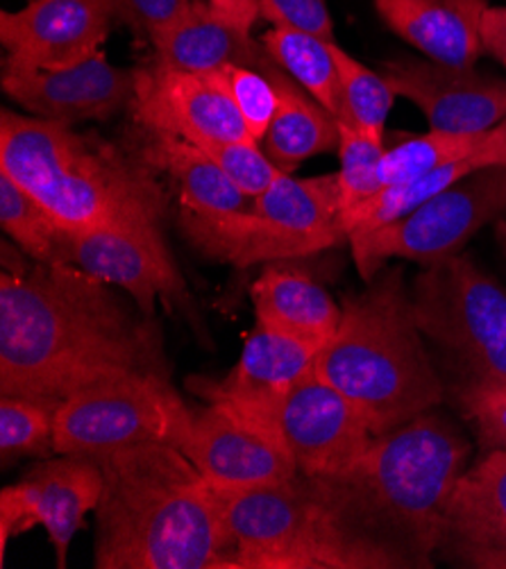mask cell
Returning <instances> with one entry per match:
<instances>
[{
	"mask_svg": "<svg viewBox=\"0 0 506 569\" xmlns=\"http://www.w3.org/2000/svg\"><path fill=\"white\" fill-rule=\"evenodd\" d=\"M130 375L171 379L155 316L69 263L0 274V395L60 407L73 392Z\"/></svg>",
	"mask_w": 506,
	"mask_h": 569,
	"instance_id": "cell-1",
	"label": "cell"
},
{
	"mask_svg": "<svg viewBox=\"0 0 506 569\" xmlns=\"http://www.w3.org/2000/svg\"><path fill=\"white\" fill-rule=\"evenodd\" d=\"M98 569H235V540L214 483L166 442L93 459Z\"/></svg>",
	"mask_w": 506,
	"mask_h": 569,
	"instance_id": "cell-2",
	"label": "cell"
},
{
	"mask_svg": "<svg viewBox=\"0 0 506 569\" xmlns=\"http://www.w3.org/2000/svg\"><path fill=\"white\" fill-rule=\"evenodd\" d=\"M468 457L459 427L431 409L375 436L348 472L309 479L353 536L396 556L405 569L431 567Z\"/></svg>",
	"mask_w": 506,
	"mask_h": 569,
	"instance_id": "cell-3",
	"label": "cell"
},
{
	"mask_svg": "<svg viewBox=\"0 0 506 569\" xmlns=\"http://www.w3.org/2000/svg\"><path fill=\"white\" fill-rule=\"evenodd\" d=\"M0 173L71 234L161 222L168 204L155 168L141 154L12 109L0 113Z\"/></svg>",
	"mask_w": 506,
	"mask_h": 569,
	"instance_id": "cell-4",
	"label": "cell"
},
{
	"mask_svg": "<svg viewBox=\"0 0 506 569\" xmlns=\"http://www.w3.org/2000/svg\"><path fill=\"white\" fill-rule=\"evenodd\" d=\"M423 338L403 270H379L366 291L344 298L339 329L314 370L381 436L443 402L447 388Z\"/></svg>",
	"mask_w": 506,
	"mask_h": 569,
	"instance_id": "cell-5",
	"label": "cell"
},
{
	"mask_svg": "<svg viewBox=\"0 0 506 569\" xmlns=\"http://www.w3.org/2000/svg\"><path fill=\"white\" fill-rule=\"evenodd\" d=\"M216 490L235 540V569H405L396 556L336 520L305 475L275 486Z\"/></svg>",
	"mask_w": 506,
	"mask_h": 569,
	"instance_id": "cell-6",
	"label": "cell"
},
{
	"mask_svg": "<svg viewBox=\"0 0 506 569\" xmlns=\"http://www.w3.org/2000/svg\"><path fill=\"white\" fill-rule=\"evenodd\" d=\"M182 230L205 257L235 268L311 257L348 241L336 173L302 180L285 173L244 211H182Z\"/></svg>",
	"mask_w": 506,
	"mask_h": 569,
	"instance_id": "cell-7",
	"label": "cell"
},
{
	"mask_svg": "<svg viewBox=\"0 0 506 569\" xmlns=\"http://www.w3.org/2000/svg\"><path fill=\"white\" fill-rule=\"evenodd\" d=\"M420 333L455 375V400L506 388V289L470 257L423 266L411 283Z\"/></svg>",
	"mask_w": 506,
	"mask_h": 569,
	"instance_id": "cell-8",
	"label": "cell"
},
{
	"mask_svg": "<svg viewBox=\"0 0 506 569\" xmlns=\"http://www.w3.org/2000/svg\"><path fill=\"white\" fill-rule=\"evenodd\" d=\"M191 407L171 379L130 375L73 392L54 411V453L100 459L119 449L166 442L180 447Z\"/></svg>",
	"mask_w": 506,
	"mask_h": 569,
	"instance_id": "cell-9",
	"label": "cell"
},
{
	"mask_svg": "<svg viewBox=\"0 0 506 569\" xmlns=\"http://www.w3.org/2000/svg\"><path fill=\"white\" fill-rule=\"evenodd\" d=\"M502 218H506V168L488 166L443 189L409 216L348 243L359 274L370 281L388 259L420 266L453 259L479 230Z\"/></svg>",
	"mask_w": 506,
	"mask_h": 569,
	"instance_id": "cell-10",
	"label": "cell"
},
{
	"mask_svg": "<svg viewBox=\"0 0 506 569\" xmlns=\"http://www.w3.org/2000/svg\"><path fill=\"white\" fill-rule=\"evenodd\" d=\"M60 263L123 289L132 302L155 316V305L191 311L182 274L168 250L159 222L105 227L93 232H65Z\"/></svg>",
	"mask_w": 506,
	"mask_h": 569,
	"instance_id": "cell-11",
	"label": "cell"
},
{
	"mask_svg": "<svg viewBox=\"0 0 506 569\" xmlns=\"http://www.w3.org/2000/svg\"><path fill=\"white\" fill-rule=\"evenodd\" d=\"M119 21L135 26L126 0H28L23 10L0 14V41L8 50L6 62L60 71L102 50Z\"/></svg>",
	"mask_w": 506,
	"mask_h": 569,
	"instance_id": "cell-12",
	"label": "cell"
},
{
	"mask_svg": "<svg viewBox=\"0 0 506 569\" xmlns=\"http://www.w3.org/2000/svg\"><path fill=\"white\" fill-rule=\"evenodd\" d=\"M130 107L143 130L176 134L205 150L252 139L220 71L194 73L155 60L137 69Z\"/></svg>",
	"mask_w": 506,
	"mask_h": 569,
	"instance_id": "cell-13",
	"label": "cell"
},
{
	"mask_svg": "<svg viewBox=\"0 0 506 569\" xmlns=\"http://www.w3.org/2000/svg\"><path fill=\"white\" fill-rule=\"evenodd\" d=\"M180 449L209 483L225 490L275 486L300 475L275 427L218 402L191 409Z\"/></svg>",
	"mask_w": 506,
	"mask_h": 569,
	"instance_id": "cell-14",
	"label": "cell"
},
{
	"mask_svg": "<svg viewBox=\"0 0 506 569\" xmlns=\"http://www.w3.org/2000/svg\"><path fill=\"white\" fill-rule=\"evenodd\" d=\"M102 470L93 459H50L32 468L21 481L0 492V560L12 538L43 527L58 556V567H67L69 549L82 529L85 516L98 508L102 495Z\"/></svg>",
	"mask_w": 506,
	"mask_h": 569,
	"instance_id": "cell-15",
	"label": "cell"
},
{
	"mask_svg": "<svg viewBox=\"0 0 506 569\" xmlns=\"http://www.w3.org/2000/svg\"><path fill=\"white\" fill-rule=\"evenodd\" d=\"M272 427L282 436L298 472L311 479L348 472L375 440L364 413L316 370L291 390Z\"/></svg>",
	"mask_w": 506,
	"mask_h": 569,
	"instance_id": "cell-16",
	"label": "cell"
},
{
	"mask_svg": "<svg viewBox=\"0 0 506 569\" xmlns=\"http://www.w3.org/2000/svg\"><path fill=\"white\" fill-rule=\"evenodd\" d=\"M381 76L396 96L414 102L436 132L484 134L506 119V78L431 60H393Z\"/></svg>",
	"mask_w": 506,
	"mask_h": 569,
	"instance_id": "cell-17",
	"label": "cell"
},
{
	"mask_svg": "<svg viewBox=\"0 0 506 569\" xmlns=\"http://www.w3.org/2000/svg\"><path fill=\"white\" fill-rule=\"evenodd\" d=\"M0 82L32 117L76 126L107 121L132 104L137 71L115 67L107 52L98 50L89 60L60 71H32L6 62Z\"/></svg>",
	"mask_w": 506,
	"mask_h": 569,
	"instance_id": "cell-18",
	"label": "cell"
},
{
	"mask_svg": "<svg viewBox=\"0 0 506 569\" xmlns=\"http://www.w3.org/2000/svg\"><path fill=\"white\" fill-rule=\"evenodd\" d=\"M320 348L261 322L246 338L237 366L222 379H189L205 402L228 405L272 427L291 390L314 370Z\"/></svg>",
	"mask_w": 506,
	"mask_h": 569,
	"instance_id": "cell-19",
	"label": "cell"
},
{
	"mask_svg": "<svg viewBox=\"0 0 506 569\" xmlns=\"http://www.w3.org/2000/svg\"><path fill=\"white\" fill-rule=\"evenodd\" d=\"M438 551L464 567L506 569V449H488L457 481Z\"/></svg>",
	"mask_w": 506,
	"mask_h": 569,
	"instance_id": "cell-20",
	"label": "cell"
},
{
	"mask_svg": "<svg viewBox=\"0 0 506 569\" xmlns=\"http://www.w3.org/2000/svg\"><path fill=\"white\" fill-rule=\"evenodd\" d=\"M155 60L194 73H214L225 67H248L272 73L275 64L261 39H252L250 30L218 14L207 0H194L189 12L176 23L150 37Z\"/></svg>",
	"mask_w": 506,
	"mask_h": 569,
	"instance_id": "cell-21",
	"label": "cell"
},
{
	"mask_svg": "<svg viewBox=\"0 0 506 569\" xmlns=\"http://www.w3.org/2000/svg\"><path fill=\"white\" fill-rule=\"evenodd\" d=\"M488 0H375L379 19L427 60L473 69L484 52Z\"/></svg>",
	"mask_w": 506,
	"mask_h": 569,
	"instance_id": "cell-22",
	"label": "cell"
},
{
	"mask_svg": "<svg viewBox=\"0 0 506 569\" xmlns=\"http://www.w3.org/2000/svg\"><path fill=\"white\" fill-rule=\"evenodd\" d=\"M250 296L257 322L320 350L339 329L341 307L309 272L287 261L268 263L255 281Z\"/></svg>",
	"mask_w": 506,
	"mask_h": 569,
	"instance_id": "cell-23",
	"label": "cell"
},
{
	"mask_svg": "<svg viewBox=\"0 0 506 569\" xmlns=\"http://www.w3.org/2000/svg\"><path fill=\"white\" fill-rule=\"evenodd\" d=\"M143 132L146 141L141 157L178 187L182 211L196 216H225L252 204L205 148L176 134Z\"/></svg>",
	"mask_w": 506,
	"mask_h": 569,
	"instance_id": "cell-24",
	"label": "cell"
},
{
	"mask_svg": "<svg viewBox=\"0 0 506 569\" xmlns=\"http://www.w3.org/2000/svg\"><path fill=\"white\" fill-rule=\"evenodd\" d=\"M275 84L279 104L261 148L282 173H294L305 159L339 148V121L282 69Z\"/></svg>",
	"mask_w": 506,
	"mask_h": 569,
	"instance_id": "cell-25",
	"label": "cell"
},
{
	"mask_svg": "<svg viewBox=\"0 0 506 569\" xmlns=\"http://www.w3.org/2000/svg\"><path fill=\"white\" fill-rule=\"evenodd\" d=\"M275 64L289 73L334 119L341 117V84L331 54V43L314 32L275 21L261 37Z\"/></svg>",
	"mask_w": 506,
	"mask_h": 569,
	"instance_id": "cell-26",
	"label": "cell"
},
{
	"mask_svg": "<svg viewBox=\"0 0 506 569\" xmlns=\"http://www.w3.org/2000/svg\"><path fill=\"white\" fill-rule=\"evenodd\" d=\"M477 170V161L466 159L457 163H447L443 168L431 170L427 176L411 178L398 184H386L368 200L359 202L357 207L344 211V230L348 234V241L353 237H361L368 232L379 230L390 222H396L405 216H409L414 209L431 200L443 189L453 187L457 180L466 178L468 173Z\"/></svg>",
	"mask_w": 506,
	"mask_h": 569,
	"instance_id": "cell-27",
	"label": "cell"
},
{
	"mask_svg": "<svg viewBox=\"0 0 506 569\" xmlns=\"http://www.w3.org/2000/svg\"><path fill=\"white\" fill-rule=\"evenodd\" d=\"M484 137L486 132L484 134H449V132L429 130L427 134L405 137L398 143L386 146V152L379 166L381 187L427 176L431 170L443 168L447 163L473 159L484 143Z\"/></svg>",
	"mask_w": 506,
	"mask_h": 569,
	"instance_id": "cell-28",
	"label": "cell"
},
{
	"mask_svg": "<svg viewBox=\"0 0 506 569\" xmlns=\"http://www.w3.org/2000/svg\"><path fill=\"white\" fill-rule=\"evenodd\" d=\"M0 224L32 261L60 263L65 230L41 202L6 173H0Z\"/></svg>",
	"mask_w": 506,
	"mask_h": 569,
	"instance_id": "cell-29",
	"label": "cell"
},
{
	"mask_svg": "<svg viewBox=\"0 0 506 569\" xmlns=\"http://www.w3.org/2000/svg\"><path fill=\"white\" fill-rule=\"evenodd\" d=\"M331 54H334L336 71H339V84H341L339 119L384 137L393 100L398 98L396 91L390 89L388 80L381 73L361 64L357 57H353L336 41L331 43Z\"/></svg>",
	"mask_w": 506,
	"mask_h": 569,
	"instance_id": "cell-30",
	"label": "cell"
},
{
	"mask_svg": "<svg viewBox=\"0 0 506 569\" xmlns=\"http://www.w3.org/2000/svg\"><path fill=\"white\" fill-rule=\"evenodd\" d=\"M54 411L58 407L43 400L0 395V457L6 466L21 457L54 453Z\"/></svg>",
	"mask_w": 506,
	"mask_h": 569,
	"instance_id": "cell-31",
	"label": "cell"
},
{
	"mask_svg": "<svg viewBox=\"0 0 506 569\" xmlns=\"http://www.w3.org/2000/svg\"><path fill=\"white\" fill-rule=\"evenodd\" d=\"M339 187L344 211L357 207L381 189L379 166L386 152L384 137L339 119Z\"/></svg>",
	"mask_w": 506,
	"mask_h": 569,
	"instance_id": "cell-32",
	"label": "cell"
},
{
	"mask_svg": "<svg viewBox=\"0 0 506 569\" xmlns=\"http://www.w3.org/2000/svg\"><path fill=\"white\" fill-rule=\"evenodd\" d=\"M279 71V69H277ZM264 73L248 67H225L220 73L228 80L241 119L255 141H264L279 104L275 73Z\"/></svg>",
	"mask_w": 506,
	"mask_h": 569,
	"instance_id": "cell-33",
	"label": "cell"
},
{
	"mask_svg": "<svg viewBox=\"0 0 506 569\" xmlns=\"http://www.w3.org/2000/svg\"><path fill=\"white\" fill-rule=\"evenodd\" d=\"M228 178L246 193L250 200L266 193L285 173L264 152L261 143L255 139L220 143L207 150Z\"/></svg>",
	"mask_w": 506,
	"mask_h": 569,
	"instance_id": "cell-34",
	"label": "cell"
},
{
	"mask_svg": "<svg viewBox=\"0 0 506 569\" xmlns=\"http://www.w3.org/2000/svg\"><path fill=\"white\" fill-rule=\"evenodd\" d=\"M488 449H506V388L457 400Z\"/></svg>",
	"mask_w": 506,
	"mask_h": 569,
	"instance_id": "cell-35",
	"label": "cell"
},
{
	"mask_svg": "<svg viewBox=\"0 0 506 569\" xmlns=\"http://www.w3.org/2000/svg\"><path fill=\"white\" fill-rule=\"evenodd\" d=\"M264 19L285 21L334 41V23L325 0H264Z\"/></svg>",
	"mask_w": 506,
	"mask_h": 569,
	"instance_id": "cell-36",
	"label": "cell"
},
{
	"mask_svg": "<svg viewBox=\"0 0 506 569\" xmlns=\"http://www.w3.org/2000/svg\"><path fill=\"white\" fill-rule=\"evenodd\" d=\"M194 0H128L135 26L148 37L182 19Z\"/></svg>",
	"mask_w": 506,
	"mask_h": 569,
	"instance_id": "cell-37",
	"label": "cell"
},
{
	"mask_svg": "<svg viewBox=\"0 0 506 569\" xmlns=\"http://www.w3.org/2000/svg\"><path fill=\"white\" fill-rule=\"evenodd\" d=\"M484 50L506 69V6H490L482 26Z\"/></svg>",
	"mask_w": 506,
	"mask_h": 569,
	"instance_id": "cell-38",
	"label": "cell"
},
{
	"mask_svg": "<svg viewBox=\"0 0 506 569\" xmlns=\"http://www.w3.org/2000/svg\"><path fill=\"white\" fill-rule=\"evenodd\" d=\"M477 168L502 166L506 168V119L486 132L479 152L475 154Z\"/></svg>",
	"mask_w": 506,
	"mask_h": 569,
	"instance_id": "cell-39",
	"label": "cell"
},
{
	"mask_svg": "<svg viewBox=\"0 0 506 569\" xmlns=\"http://www.w3.org/2000/svg\"><path fill=\"white\" fill-rule=\"evenodd\" d=\"M495 239H497V246H499L502 254L506 257V218L495 222Z\"/></svg>",
	"mask_w": 506,
	"mask_h": 569,
	"instance_id": "cell-40",
	"label": "cell"
},
{
	"mask_svg": "<svg viewBox=\"0 0 506 569\" xmlns=\"http://www.w3.org/2000/svg\"><path fill=\"white\" fill-rule=\"evenodd\" d=\"M255 3H259V6H261V8H264V0H255Z\"/></svg>",
	"mask_w": 506,
	"mask_h": 569,
	"instance_id": "cell-41",
	"label": "cell"
},
{
	"mask_svg": "<svg viewBox=\"0 0 506 569\" xmlns=\"http://www.w3.org/2000/svg\"><path fill=\"white\" fill-rule=\"evenodd\" d=\"M126 3H128V0H126Z\"/></svg>",
	"mask_w": 506,
	"mask_h": 569,
	"instance_id": "cell-42",
	"label": "cell"
}]
</instances>
